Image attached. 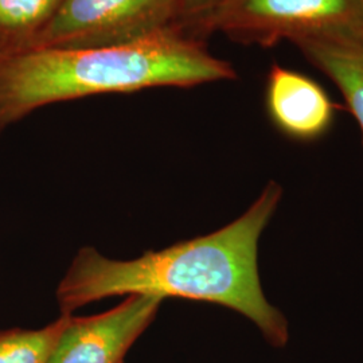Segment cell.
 <instances>
[{"instance_id":"1","label":"cell","mask_w":363,"mask_h":363,"mask_svg":"<svg viewBox=\"0 0 363 363\" xmlns=\"http://www.w3.org/2000/svg\"><path fill=\"white\" fill-rule=\"evenodd\" d=\"M281 199V184L268 182L250 208L220 230L139 259L117 261L81 249L57 291L62 315L120 295L189 298L238 312L272 347H286L289 323L265 296L259 273V238Z\"/></svg>"},{"instance_id":"9","label":"cell","mask_w":363,"mask_h":363,"mask_svg":"<svg viewBox=\"0 0 363 363\" xmlns=\"http://www.w3.org/2000/svg\"><path fill=\"white\" fill-rule=\"evenodd\" d=\"M69 316L39 330H0V363H50Z\"/></svg>"},{"instance_id":"3","label":"cell","mask_w":363,"mask_h":363,"mask_svg":"<svg viewBox=\"0 0 363 363\" xmlns=\"http://www.w3.org/2000/svg\"><path fill=\"white\" fill-rule=\"evenodd\" d=\"M271 48L363 28V0H211L182 27Z\"/></svg>"},{"instance_id":"5","label":"cell","mask_w":363,"mask_h":363,"mask_svg":"<svg viewBox=\"0 0 363 363\" xmlns=\"http://www.w3.org/2000/svg\"><path fill=\"white\" fill-rule=\"evenodd\" d=\"M162 301L150 295H128L109 311L85 318L70 315L50 363H124Z\"/></svg>"},{"instance_id":"2","label":"cell","mask_w":363,"mask_h":363,"mask_svg":"<svg viewBox=\"0 0 363 363\" xmlns=\"http://www.w3.org/2000/svg\"><path fill=\"white\" fill-rule=\"evenodd\" d=\"M235 77L233 66L179 27L127 45L35 49L0 58V132L45 105Z\"/></svg>"},{"instance_id":"7","label":"cell","mask_w":363,"mask_h":363,"mask_svg":"<svg viewBox=\"0 0 363 363\" xmlns=\"http://www.w3.org/2000/svg\"><path fill=\"white\" fill-rule=\"evenodd\" d=\"M342 93L363 138V28L292 43Z\"/></svg>"},{"instance_id":"4","label":"cell","mask_w":363,"mask_h":363,"mask_svg":"<svg viewBox=\"0 0 363 363\" xmlns=\"http://www.w3.org/2000/svg\"><path fill=\"white\" fill-rule=\"evenodd\" d=\"M182 18V0H64L37 49L127 45L181 28Z\"/></svg>"},{"instance_id":"8","label":"cell","mask_w":363,"mask_h":363,"mask_svg":"<svg viewBox=\"0 0 363 363\" xmlns=\"http://www.w3.org/2000/svg\"><path fill=\"white\" fill-rule=\"evenodd\" d=\"M64 0H0V58L37 49Z\"/></svg>"},{"instance_id":"10","label":"cell","mask_w":363,"mask_h":363,"mask_svg":"<svg viewBox=\"0 0 363 363\" xmlns=\"http://www.w3.org/2000/svg\"><path fill=\"white\" fill-rule=\"evenodd\" d=\"M182 1H183V18H182L181 26L189 16L194 15L203 7H206L211 0H182Z\"/></svg>"},{"instance_id":"6","label":"cell","mask_w":363,"mask_h":363,"mask_svg":"<svg viewBox=\"0 0 363 363\" xmlns=\"http://www.w3.org/2000/svg\"><path fill=\"white\" fill-rule=\"evenodd\" d=\"M265 108L276 130L301 143L327 135L337 109L316 81L277 64L268 73Z\"/></svg>"}]
</instances>
